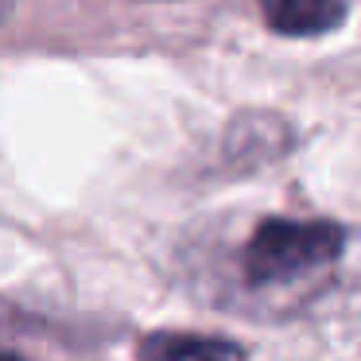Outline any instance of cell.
I'll return each mask as SVG.
<instances>
[{
    "label": "cell",
    "instance_id": "6da1fadb",
    "mask_svg": "<svg viewBox=\"0 0 361 361\" xmlns=\"http://www.w3.org/2000/svg\"><path fill=\"white\" fill-rule=\"evenodd\" d=\"M345 249V233L334 221H299V218H268L252 229L245 245V276L249 283L272 288L311 276L334 264Z\"/></svg>",
    "mask_w": 361,
    "mask_h": 361
},
{
    "label": "cell",
    "instance_id": "7a4b0ae2",
    "mask_svg": "<svg viewBox=\"0 0 361 361\" xmlns=\"http://www.w3.org/2000/svg\"><path fill=\"white\" fill-rule=\"evenodd\" d=\"M353 0H260L264 24L288 39H319L350 16Z\"/></svg>",
    "mask_w": 361,
    "mask_h": 361
},
{
    "label": "cell",
    "instance_id": "3957f363",
    "mask_svg": "<svg viewBox=\"0 0 361 361\" xmlns=\"http://www.w3.org/2000/svg\"><path fill=\"white\" fill-rule=\"evenodd\" d=\"M144 361H245V350L210 334H159L144 342Z\"/></svg>",
    "mask_w": 361,
    "mask_h": 361
},
{
    "label": "cell",
    "instance_id": "277c9868",
    "mask_svg": "<svg viewBox=\"0 0 361 361\" xmlns=\"http://www.w3.org/2000/svg\"><path fill=\"white\" fill-rule=\"evenodd\" d=\"M0 361H24V357H16V353H0Z\"/></svg>",
    "mask_w": 361,
    "mask_h": 361
},
{
    "label": "cell",
    "instance_id": "5b68a950",
    "mask_svg": "<svg viewBox=\"0 0 361 361\" xmlns=\"http://www.w3.org/2000/svg\"><path fill=\"white\" fill-rule=\"evenodd\" d=\"M0 16H4V0H0Z\"/></svg>",
    "mask_w": 361,
    "mask_h": 361
}]
</instances>
